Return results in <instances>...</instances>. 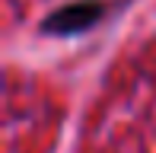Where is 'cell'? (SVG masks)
<instances>
[{"instance_id":"6da1fadb","label":"cell","mask_w":156,"mask_h":153,"mask_svg":"<svg viewBox=\"0 0 156 153\" xmlns=\"http://www.w3.org/2000/svg\"><path fill=\"white\" fill-rule=\"evenodd\" d=\"M102 16V3H76V6H64L54 16L45 19V32H54V35H70V32L89 29L96 19Z\"/></svg>"}]
</instances>
